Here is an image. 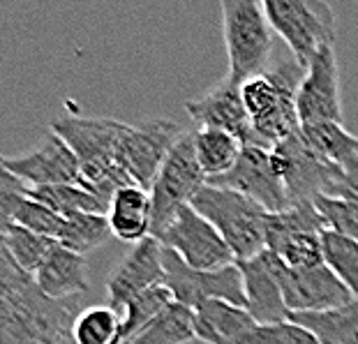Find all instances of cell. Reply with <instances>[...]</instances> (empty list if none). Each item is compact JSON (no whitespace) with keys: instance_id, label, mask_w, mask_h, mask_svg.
I'll use <instances>...</instances> for the list:
<instances>
[{"instance_id":"6da1fadb","label":"cell","mask_w":358,"mask_h":344,"mask_svg":"<svg viewBox=\"0 0 358 344\" xmlns=\"http://www.w3.org/2000/svg\"><path fill=\"white\" fill-rule=\"evenodd\" d=\"M79 301H51L37 289L35 275L0 252V344H58L72 331Z\"/></svg>"},{"instance_id":"7a4b0ae2","label":"cell","mask_w":358,"mask_h":344,"mask_svg":"<svg viewBox=\"0 0 358 344\" xmlns=\"http://www.w3.org/2000/svg\"><path fill=\"white\" fill-rule=\"evenodd\" d=\"M127 127V123L113 118L77 113L51 120V132H56L79 159V185L100 196L106 208L120 187L134 182L118 162L120 141Z\"/></svg>"},{"instance_id":"3957f363","label":"cell","mask_w":358,"mask_h":344,"mask_svg":"<svg viewBox=\"0 0 358 344\" xmlns=\"http://www.w3.org/2000/svg\"><path fill=\"white\" fill-rule=\"evenodd\" d=\"M306 76V67L296 60H280L259 76L241 83V95L245 102L252 141L262 148L273 150L301 129L296 95Z\"/></svg>"},{"instance_id":"277c9868","label":"cell","mask_w":358,"mask_h":344,"mask_svg":"<svg viewBox=\"0 0 358 344\" xmlns=\"http://www.w3.org/2000/svg\"><path fill=\"white\" fill-rule=\"evenodd\" d=\"M189 206L222 234L234 252L236 264L250 261L268 250L266 234H268L271 213L252 199L234 189L203 185Z\"/></svg>"},{"instance_id":"5b68a950","label":"cell","mask_w":358,"mask_h":344,"mask_svg":"<svg viewBox=\"0 0 358 344\" xmlns=\"http://www.w3.org/2000/svg\"><path fill=\"white\" fill-rule=\"evenodd\" d=\"M222 33L229 56V79L241 83L271 67L273 28L257 0H222Z\"/></svg>"},{"instance_id":"8992f818","label":"cell","mask_w":358,"mask_h":344,"mask_svg":"<svg viewBox=\"0 0 358 344\" xmlns=\"http://www.w3.org/2000/svg\"><path fill=\"white\" fill-rule=\"evenodd\" d=\"M264 12L306 70L324 47H335V14L324 0H264Z\"/></svg>"},{"instance_id":"52a82bcc","label":"cell","mask_w":358,"mask_h":344,"mask_svg":"<svg viewBox=\"0 0 358 344\" xmlns=\"http://www.w3.org/2000/svg\"><path fill=\"white\" fill-rule=\"evenodd\" d=\"M206 185V173L201 169L194 150V132H182V136L164 159L157 178L150 185L153 199V236L173 220V215L194 199Z\"/></svg>"},{"instance_id":"ba28073f","label":"cell","mask_w":358,"mask_h":344,"mask_svg":"<svg viewBox=\"0 0 358 344\" xmlns=\"http://www.w3.org/2000/svg\"><path fill=\"white\" fill-rule=\"evenodd\" d=\"M326 222L319 215L315 201L296 203L268 220V252L287 268H315L324 264L322 236Z\"/></svg>"},{"instance_id":"9c48e42d","label":"cell","mask_w":358,"mask_h":344,"mask_svg":"<svg viewBox=\"0 0 358 344\" xmlns=\"http://www.w3.org/2000/svg\"><path fill=\"white\" fill-rule=\"evenodd\" d=\"M155 238L194 271H222L236 266L229 243L189 203L182 206Z\"/></svg>"},{"instance_id":"30bf717a","label":"cell","mask_w":358,"mask_h":344,"mask_svg":"<svg viewBox=\"0 0 358 344\" xmlns=\"http://www.w3.org/2000/svg\"><path fill=\"white\" fill-rule=\"evenodd\" d=\"M164 285L171 289L176 303L194 310L206 301H227L248 310V294L238 266L222 271H194L164 248Z\"/></svg>"},{"instance_id":"8fae6325","label":"cell","mask_w":358,"mask_h":344,"mask_svg":"<svg viewBox=\"0 0 358 344\" xmlns=\"http://www.w3.org/2000/svg\"><path fill=\"white\" fill-rule=\"evenodd\" d=\"M206 185L234 189V192L264 206L271 215L292 208L285 180L273 162V150L257 146V143H245L234 169L220 178L206 180Z\"/></svg>"},{"instance_id":"7c38bea8","label":"cell","mask_w":358,"mask_h":344,"mask_svg":"<svg viewBox=\"0 0 358 344\" xmlns=\"http://www.w3.org/2000/svg\"><path fill=\"white\" fill-rule=\"evenodd\" d=\"M182 129L173 120L155 118L139 125H129L120 141L118 162L136 185L150 189L162 169L164 159L182 136Z\"/></svg>"},{"instance_id":"4fadbf2b","label":"cell","mask_w":358,"mask_h":344,"mask_svg":"<svg viewBox=\"0 0 358 344\" xmlns=\"http://www.w3.org/2000/svg\"><path fill=\"white\" fill-rule=\"evenodd\" d=\"M3 169L28 187L72 185L79 182V159L56 132H49L24 155L3 157Z\"/></svg>"},{"instance_id":"5bb4252c","label":"cell","mask_w":358,"mask_h":344,"mask_svg":"<svg viewBox=\"0 0 358 344\" xmlns=\"http://www.w3.org/2000/svg\"><path fill=\"white\" fill-rule=\"evenodd\" d=\"M164 245L155 236L136 243L106 278L109 305L123 315V310L136 296L164 285Z\"/></svg>"},{"instance_id":"9a60e30c","label":"cell","mask_w":358,"mask_h":344,"mask_svg":"<svg viewBox=\"0 0 358 344\" xmlns=\"http://www.w3.org/2000/svg\"><path fill=\"white\" fill-rule=\"evenodd\" d=\"M301 125L342 123L340 67L335 47H324L312 58L296 95Z\"/></svg>"},{"instance_id":"2e32d148","label":"cell","mask_w":358,"mask_h":344,"mask_svg":"<svg viewBox=\"0 0 358 344\" xmlns=\"http://www.w3.org/2000/svg\"><path fill=\"white\" fill-rule=\"evenodd\" d=\"M282 296L292 315H308V312H329L342 308L354 298V294L342 285V280L329 266L315 268H280Z\"/></svg>"},{"instance_id":"e0dca14e","label":"cell","mask_w":358,"mask_h":344,"mask_svg":"<svg viewBox=\"0 0 358 344\" xmlns=\"http://www.w3.org/2000/svg\"><path fill=\"white\" fill-rule=\"evenodd\" d=\"M236 266L241 268L243 282H245L248 312L259 326L292 321V312H289L285 305V296H282V261L273 252L266 250L259 257L250 259V261H241Z\"/></svg>"},{"instance_id":"ac0fdd59","label":"cell","mask_w":358,"mask_h":344,"mask_svg":"<svg viewBox=\"0 0 358 344\" xmlns=\"http://www.w3.org/2000/svg\"><path fill=\"white\" fill-rule=\"evenodd\" d=\"M185 111L199 127L222 129V132L234 134L243 143L252 141V125H250V116L245 102H243L241 86L234 83L229 76L217 81L201 97L187 99Z\"/></svg>"},{"instance_id":"d6986e66","label":"cell","mask_w":358,"mask_h":344,"mask_svg":"<svg viewBox=\"0 0 358 344\" xmlns=\"http://www.w3.org/2000/svg\"><path fill=\"white\" fill-rule=\"evenodd\" d=\"M0 222H14V224L40 234L44 238L58 241L63 231L65 217H60L49 206L40 203L37 199L26 194V182L17 175L3 169V182H0Z\"/></svg>"},{"instance_id":"ffe728a7","label":"cell","mask_w":358,"mask_h":344,"mask_svg":"<svg viewBox=\"0 0 358 344\" xmlns=\"http://www.w3.org/2000/svg\"><path fill=\"white\" fill-rule=\"evenodd\" d=\"M37 289L51 301H70L88 292V261L83 255L63 248H51L47 259L35 273Z\"/></svg>"},{"instance_id":"44dd1931","label":"cell","mask_w":358,"mask_h":344,"mask_svg":"<svg viewBox=\"0 0 358 344\" xmlns=\"http://www.w3.org/2000/svg\"><path fill=\"white\" fill-rule=\"evenodd\" d=\"M106 220H109L113 238L123 243L146 241L153 236V199L150 189L136 185L120 187L106 208Z\"/></svg>"},{"instance_id":"7402d4cb","label":"cell","mask_w":358,"mask_h":344,"mask_svg":"<svg viewBox=\"0 0 358 344\" xmlns=\"http://www.w3.org/2000/svg\"><path fill=\"white\" fill-rule=\"evenodd\" d=\"M194 338L203 344H238L257 326L245 308L227 301H206L192 310Z\"/></svg>"},{"instance_id":"603a6c76","label":"cell","mask_w":358,"mask_h":344,"mask_svg":"<svg viewBox=\"0 0 358 344\" xmlns=\"http://www.w3.org/2000/svg\"><path fill=\"white\" fill-rule=\"evenodd\" d=\"M292 321L306 326L322 344H358V296L329 312L292 315Z\"/></svg>"},{"instance_id":"cb8c5ba5","label":"cell","mask_w":358,"mask_h":344,"mask_svg":"<svg viewBox=\"0 0 358 344\" xmlns=\"http://www.w3.org/2000/svg\"><path fill=\"white\" fill-rule=\"evenodd\" d=\"M243 146L245 143L241 139H236L229 132H222V129H208V127L196 129L194 150H196V159H199L201 169L206 173V180L229 173L236 166V162H238Z\"/></svg>"},{"instance_id":"d4e9b609","label":"cell","mask_w":358,"mask_h":344,"mask_svg":"<svg viewBox=\"0 0 358 344\" xmlns=\"http://www.w3.org/2000/svg\"><path fill=\"white\" fill-rule=\"evenodd\" d=\"M301 136L319 157L340 169H345L358 157V136L347 132L342 123L301 125Z\"/></svg>"},{"instance_id":"484cf974","label":"cell","mask_w":358,"mask_h":344,"mask_svg":"<svg viewBox=\"0 0 358 344\" xmlns=\"http://www.w3.org/2000/svg\"><path fill=\"white\" fill-rule=\"evenodd\" d=\"M0 243H3V252L21 271L35 275L58 241L44 238V236L28 231L14 222H0Z\"/></svg>"},{"instance_id":"4316f807","label":"cell","mask_w":358,"mask_h":344,"mask_svg":"<svg viewBox=\"0 0 358 344\" xmlns=\"http://www.w3.org/2000/svg\"><path fill=\"white\" fill-rule=\"evenodd\" d=\"M194 338L192 310L180 303H173L157 319L143 326L139 333L127 338L123 344H187Z\"/></svg>"},{"instance_id":"83f0119b","label":"cell","mask_w":358,"mask_h":344,"mask_svg":"<svg viewBox=\"0 0 358 344\" xmlns=\"http://www.w3.org/2000/svg\"><path fill=\"white\" fill-rule=\"evenodd\" d=\"M74 344H123V315L111 305L83 308L72 324Z\"/></svg>"},{"instance_id":"f1b7e54d","label":"cell","mask_w":358,"mask_h":344,"mask_svg":"<svg viewBox=\"0 0 358 344\" xmlns=\"http://www.w3.org/2000/svg\"><path fill=\"white\" fill-rule=\"evenodd\" d=\"M26 194L37 199L44 206H49L60 217H72L79 215V213H100V215H106V203L100 196L88 192L86 187H81L79 182H72V185H49V187L26 185Z\"/></svg>"},{"instance_id":"f546056e","label":"cell","mask_w":358,"mask_h":344,"mask_svg":"<svg viewBox=\"0 0 358 344\" xmlns=\"http://www.w3.org/2000/svg\"><path fill=\"white\" fill-rule=\"evenodd\" d=\"M111 236L113 234L106 215H100V213H79V215L65 217L58 243L63 248L86 257L88 252L102 248Z\"/></svg>"},{"instance_id":"4dcf8cb0","label":"cell","mask_w":358,"mask_h":344,"mask_svg":"<svg viewBox=\"0 0 358 344\" xmlns=\"http://www.w3.org/2000/svg\"><path fill=\"white\" fill-rule=\"evenodd\" d=\"M324 264L338 275L349 292L358 296V241L326 229L322 236Z\"/></svg>"},{"instance_id":"1f68e13d","label":"cell","mask_w":358,"mask_h":344,"mask_svg":"<svg viewBox=\"0 0 358 344\" xmlns=\"http://www.w3.org/2000/svg\"><path fill=\"white\" fill-rule=\"evenodd\" d=\"M173 303H176V298L166 285L153 287L141 296H136L123 310V342L132 338L134 333H139L153 319H157L164 310H169Z\"/></svg>"},{"instance_id":"d6a6232c","label":"cell","mask_w":358,"mask_h":344,"mask_svg":"<svg viewBox=\"0 0 358 344\" xmlns=\"http://www.w3.org/2000/svg\"><path fill=\"white\" fill-rule=\"evenodd\" d=\"M315 206L324 217L326 227L342 236L358 241V199L342 196H317Z\"/></svg>"},{"instance_id":"836d02e7","label":"cell","mask_w":358,"mask_h":344,"mask_svg":"<svg viewBox=\"0 0 358 344\" xmlns=\"http://www.w3.org/2000/svg\"><path fill=\"white\" fill-rule=\"evenodd\" d=\"M238 344H322L315 333L296 321H282L271 326H255Z\"/></svg>"},{"instance_id":"e575fe53","label":"cell","mask_w":358,"mask_h":344,"mask_svg":"<svg viewBox=\"0 0 358 344\" xmlns=\"http://www.w3.org/2000/svg\"><path fill=\"white\" fill-rule=\"evenodd\" d=\"M333 196L358 199V157L352 164H347L345 169H342V182H340V187L335 189Z\"/></svg>"},{"instance_id":"d590c367","label":"cell","mask_w":358,"mask_h":344,"mask_svg":"<svg viewBox=\"0 0 358 344\" xmlns=\"http://www.w3.org/2000/svg\"><path fill=\"white\" fill-rule=\"evenodd\" d=\"M58 344H74V340H72V331H70V333H65L63 338L58 340Z\"/></svg>"}]
</instances>
